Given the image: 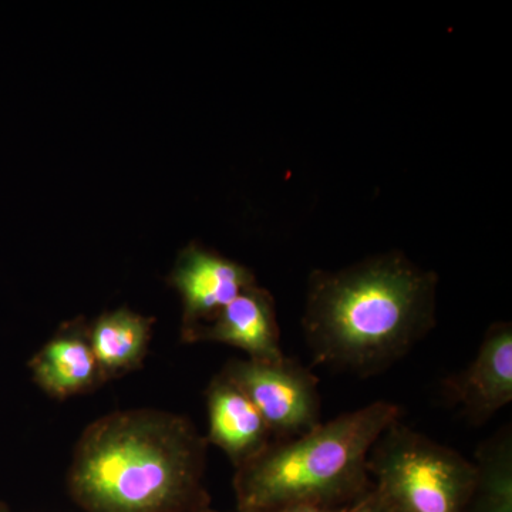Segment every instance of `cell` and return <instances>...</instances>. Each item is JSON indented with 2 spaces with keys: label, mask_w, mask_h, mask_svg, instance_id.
Here are the masks:
<instances>
[{
  "label": "cell",
  "mask_w": 512,
  "mask_h": 512,
  "mask_svg": "<svg viewBox=\"0 0 512 512\" xmlns=\"http://www.w3.org/2000/svg\"><path fill=\"white\" fill-rule=\"evenodd\" d=\"M439 278L402 252L309 276L303 335L315 365L369 377L406 356L436 326Z\"/></svg>",
  "instance_id": "1"
},
{
  "label": "cell",
  "mask_w": 512,
  "mask_h": 512,
  "mask_svg": "<svg viewBox=\"0 0 512 512\" xmlns=\"http://www.w3.org/2000/svg\"><path fill=\"white\" fill-rule=\"evenodd\" d=\"M207 441L190 421L134 410L86 430L70 468V493L87 512L204 510Z\"/></svg>",
  "instance_id": "2"
},
{
  "label": "cell",
  "mask_w": 512,
  "mask_h": 512,
  "mask_svg": "<svg viewBox=\"0 0 512 512\" xmlns=\"http://www.w3.org/2000/svg\"><path fill=\"white\" fill-rule=\"evenodd\" d=\"M400 414L397 404L380 400L322 421L295 439L272 441L258 457L237 468L238 510L356 503L373 487L367 471L370 450Z\"/></svg>",
  "instance_id": "3"
},
{
  "label": "cell",
  "mask_w": 512,
  "mask_h": 512,
  "mask_svg": "<svg viewBox=\"0 0 512 512\" xmlns=\"http://www.w3.org/2000/svg\"><path fill=\"white\" fill-rule=\"evenodd\" d=\"M367 471L392 512H466L476 480L473 461L400 420L377 439Z\"/></svg>",
  "instance_id": "4"
},
{
  "label": "cell",
  "mask_w": 512,
  "mask_h": 512,
  "mask_svg": "<svg viewBox=\"0 0 512 512\" xmlns=\"http://www.w3.org/2000/svg\"><path fill=\"white\" fill-rule=\"evenodd\" d=\"M222 375L247 394L275 441L295 439L322 423L318 377L298 360H232Z\"/></svg>",
  "instance_id": "5"
},
{
  "label": "cell",
  "mask_w": 512,
  "mask_h": 512,
  "mask_svg": "<svg viewBox=\"0 0 512 512\" xmlns=\"http://www.w3.org/2000/svg\"><path fill=\"white\" fill-rule=\"evenodd\" d=\"M448 402L471 424L487 423L512 400V326L497 322L485 332L470 365L443 384Z\"/></svg>",
  "instance_id": "6"
},
{
  "label": "cell",
  "mask_w": 512,
  "mask_h": 512,
  "mask_svg": "<svg viewBox=\"0 0 512 512\" xmlns=\"http://www.w3.org/2000/svg\"><path fill=\"white\" fill-rule=\"evenodd\" d=\"M170 284L183 298L187 339L200 326L201 320L214 318L239 293L255 286L256 281L247 266L191 244L178 255Z\"/></svg>",
  "instance_id": "7"
},
{
  "label": "cell",
  "mask_w": 512,
  "mask_h": 512,
  "mask_svg": "<svg viewBox=\"0 0 512 512\" xmlns=\"http://www.w3.org/2000/svg\"><path fill=\"white\" fill-rule=\"evenodd\" d=\"M187 340L234 346L255 362H276L285 357L274 298L258 285L239 293L211 319L210 325L198 326Z\"/></svg>",
  "instance_id": "8"
},
{
  "label": "cell",
  "mask_w": 512,
  "mask_h": 512,
  "mask_svg": "<svg viewBox=\"0 0 512 512\" xmlns=\"http://www.w3.org/2000/svg\"><path fill=\"white\" fill-rule=\"evenodd\" d=\"M208 443L220 447L234 466H245L272 443V433L247 394L224 375L207 392Z\"/></svg>",
  "instance_id": "9"
},
{
  "label": "cell",
  "mask_w": 512,
  "mask_h": 512,
  "mask_svg": "<svg viewBox=\"0 0 512 512\" xmlns=\"http://www.w3.org/2000/svg\"><path fill=\"white\" fill-rule=\"evenodd\" d=\"M35 382L50 396H74L101 376L89 339L76 333L56 336L30 362Z\"/></svg>",
  "instance_id": "10"
},
{
  "label": "cell",
  "mask_w": 512,
  "mask_h": 512,
  "mask_svg": "<svg viewBox=\"0 0 512 512\" xmlns=\"http://www.w3.org/2000/svg\"><path fill=\"white\" fill-rule=\"evenodd\" d=\"M153 319L127 308L104 313L89 335L101 376L119 375L140 366L151 339Z\"/></svg>",
  "instance_id": "11"
},
{
  "label": "cell",
  "mask_w": 512,
  "mask_h": 512,
  "mask_svg": "<svg viewBox=\"0 0 512 512\" xmlns=\"http://www.w3.org/2000/svg\"><path fill=\"white\" fill-rule=\"evenodd\" d=\"M473 493L466 512H512V431L501 427L481 443L473 460Z\"/></svg>",
  "instance_id": "12"
},
{
  "label": "cell",
  "mask_w": 512,
  "mask_h": 512,
  "mask_svg": "<svg viewBox=\"0 0 512 512\" xmlns=\"http://www.w3.org/2000/svg\"><path fill=\"white\" fill-rule=\"evenodd\" d=\"M349 512H392L387 508V505L377 497L375 491H369L363 495L362 498L356 501L355 504L350 507Z\"/></svg>",
  "instance_id": "13"
},
{
  "label": "cell",
  "mask_w": 512,
  "mask_h": 512,
  "mask_svg": "<svg viewBox=\"0 0 512 512\" xmlns=\"http://www.w3.org/2000/svg\"><path fill=\"white\" fill-rule=\"evenodd\" d=\"M353 504L345 505V507H325V505L299 504L291 505V507L279 508V510L271 512H349L350 507H352Z\"/></svg>",
  "instance_id": "14"
},
{
  "label": "cell",
  "mask_w": 512,
  "mask_h": 512,
  "mask_svg": "<svg viewBox=\"0 0 512 512\" xmlns=\"http://www.w3.org/2000/svg\"><path fill=\"white\" fill-rule=\"evenodd\" d=\"M0 512H10L6 505L0 504Z\"/></svg>",
  "instance_id": "15"
},
{
  "label": "cell",
  "mask_w": 512,
  "mask_h": 512,
  "mask_svg": "<svg viewBox=\"0 0 512 512\" xmlns=\"http://www.w3.org/2000/svg\"><path fill=\"white\" fill-rule=\"evenodd\" d=\"M195 512H214V511H210V510H205V508H204V510H200V511H195Z\"/></svg>",
  "instance_id": "16"
},
{
  "label": "cell",
  "mask_w": 512,
  "mask_h": 512,
  "mask_svg": "<svg viewBox=\"0 0 512 512\" xmlns=\"http://www.w3.org/2000/svg\"><path fill=\"white\" fill-rule=\"evenodd\" d=\"M238 512H249V511H241V510H239Z\"/></svg>",
  "instance_id": "17"
}]
</instances>
